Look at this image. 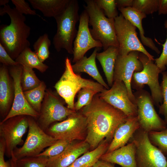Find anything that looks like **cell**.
I'll return each mask as SVG.
<instances>
[{
	"label": "cell",
	"mask_w": 167,
	"mask_h": 167,
	"mask_svg": "<svg viewBox=\"0 0 167 167\" xmlns=\"http://www.w3.org/2000/svg\"><path fill=\"white\" fill-rule=\"evenodd\" d=\"M28 116L14 117L0 123V138L4 140L5 155L11 157L12 152L24 143L23 137L28 129Z\"/></svg>",
	"instance_id": "obj_13"
},
{
	"label": "cell",
	"mask_w": 167,
	"mask_h": 167,
	"mask_svg": "<svg viewBox=\"0 0 167 167\" xmlns=\"http://www.w3.org/2000/svg\"><path fill=\"white\" fill-rule=\"evenodd\" d=\"M134 0H115L118 9L132 7Z\"/></svg>",
	"instance_id": "obj_43"
},
{
	"label": "cell",
	"mask_w": 167,
	"mask_h": 167,
	"mask_svg": "<svg viewBox=\"0 0 167 167\" xmlns=\"http://www.w3.org/2000/svg\"><path fill=\"white\" fill-rule=\"evenodd\" d=\"M46 86L45 83L41 81L36 88L24 92L25 98L32 108L39 113L44 99Z\"/></svg>",
	"instance_id": "obj_27"
},
{
	"label": "cell",
	"mask_w": 167,
	"mask_h": 167,
	"mask_svg": "<svg viewBox=\"0 0 167 167\" xmlns=\"http://www.w3.org/2000/svg\"><path fill=\"white\" fill-rule=\"evenodd\" d=\"M84 2L86 5H84V9L89 17V24L92 27L90 30L93 38L101 42L104 51L110 46L118 47L114 19L106 17L94 0H85Z\"/></svg>",
	"instance_id": "obj_4"
},
{
	"label": "cell",
	"mask_w": 167,
	"mask_h": 167,
	"mask_svg": "<svg viewBox=\"0 0 167 167\" xmlns=\"http://www.w3.org/2000/svg\"><path fill=\"white\" fill-rule=\"evenodd\" d=\"M137 108V116L140 128L148 132L161 131L167 127L164 120L157 114L151 96L142 90L134 94Z\"/></svg>",
	"instance_id": "obj_12"
},
{
	"label": "cell",
	"mask_w": 167,
	"mask_h": 167,
	"mask_svg": "<svg viewBox=\"0 0 167 167\" xmlns=\"http://www.w3.org/2000/svg\"><path fill=\"white\" fill-rule=\"evenodd\" d=\"M10 160V161L11 165V167H17L16 164L17 159L14 156L13 152L12 153L11 156Z\"/></svg>",
	"instance_id": "obj_46"
},
{
	"label": "cell",
	"mask_w": 167,
	"mask_h": 167,
	"mask_svg": "<svg viewBox=\"0 0 167 167\" xmlns=\"http://www.w3.org/2000/svg\"><path fill=\"white\" fill-rule=\"evenodd\" d=\"M151 143L165 155H167V127L161 131H151L148 133Z\"/></svg>",
	"instance_id": "obj_31"
},
{
	"label": "cell",
	"mask_w": 167,
	"mask_h": 167,
	"mask_svg": "<svg viewBox=\"0 0 167 167\" xmlns=\"http://www.w3.org/2000/svg\"><path fill=\"white\" fill-rule=\"evenodd\" d=\"M72 141L62 153L48 158L46 167H67L77 158L90 150L85 140Z\"/></svg>",
	"instance_id": "obj_18"
},
{
	"label": "cell",
	"mask_w": 167,
	"mask_h": 167,
	"mask_svg": "<svg viewBox=\"0 0 167 167\" xmlns=\"http://www.w3.org/2000/svg\"><path fill=\"white\" fill-rule=\"evenodd\" d=\"M54 88L67 104V107L74 110L75 97L80 89L89 88L96 89L101 92L105 88L98 82L83 78L75 73L72 69L71 61L68 57L65 61V71Z\"/></svg>",
	"instance_id": "obj_5"
},
{
	"label": "cell",
	"mask_w": 167,
	"mask_h": 167,
	"mask_svg": "<svg viewBox=\"0 0 167 167\" xmlns=\"http://www.w3.org/2000/svg\"><path fill=\"white\" fill-rule=\"evenodd\" d=\"M28 118V131L25 141L22 146L16 148L13 152L17 160L26 157L36 156L44 149L58 140L42 129L34 118L29 116Z\"/></svg>",
	"instance_id": "obj_7"
},
{
	"label": "cell",
	"mask_w": 167,
	"mask_h": 167,
	"mask_svg": "<svg viewBox=\"0 0 167 167\" xmlns=\"http://www.w3.org/2000/svg\"><path fill=\"white\" fill-rule=\"evenodd\" d=\"M15 8L20 13L23 15H38L35 10H32L29 4L24 0H11Z\"/></svg>",
	"instance_id": "obj_40"
},
{
	"label": "cell",
	"mask_w": 167,
	"mask_h": 167,
	"mask_svg": "<svg viewBox=\"0 0 167 167\" xmlns=\"http://www.w3.org/2000/svg\"><path fill=\"white\" fill-rule=\"evenodd\" d=\"M41 82L36 76L33 69L23 66L21 84L24 92L36 88Z\"/></svg>",
	"instance_id": "obj_28"
},
{
	"label": "cell",
	"mask_w": 167,
	"mask_h": 167,
	"mask_svg": "<svg viewBox=\"0 0 167 167\" xmlns=\"http://www.w3.org/2000/svg\"><path fill=\"white\" fill-rule=\"evenodd\" d=\"M9 2V0H0V6H4L7 5Z\"/></svg>",
	"instance_id": "obj_47"
},
{
	"label": "cell",
	"mask_w": 167,
	"mask_h": 167,
	"mask_svg": "<svg viewBox=\"0 0 167 167\" xmlns=\"http://www.w3.org/2000/svg\"><path fill=\"white\" fill-rule=\"evenodd\" d=\"M75 112L65 106L63 101L55 93L47 89L36 121L45 131L53 123L64 120Z\"/></svg>",
	"instance_id": "obj_11"
},
{
	"label": "cell",
	"mask_w": 167,
	"mask_h": 167,
	"mask_svg": "<svg viewBox=\"0 0 167 167\" xmlns=\"http://www.w3.org/2000/svg\"><path fill=\"white\" fill-rule=\"evenodd\" d=\"M124 151L122 167H137L135 159L136 147L131 142L124 146Z\"/></svg>",
	"instance_id": "obj_36"
},
{
	"label": "cell",
	"mask_w": 167,
	"mask_h": 167,
	"mask_svg": "<svg viewBox=\"0 0 167 167\" xmlns=\"http://www.w3.org/2000/svg\"><path fill=\"white\" fill-rule=\"evenodd\" d=\"M97 6L109 19H115L118 16L115 0H94Z\"/></svg>",
	"instance_id": "obj_35"
},
{
	"label": "cell",
	"mask_w": 167,
	"mask_h": 167,
	"mask_svg": "<svg viewBox=\"0 0 167 167\" xmlns=\"http://www.w3.org/2000/svg\"><path fill=\"white\" fill-rule=\"evenodd\" d=\"M140 128L137 116L128 117L116 130L106 153H109L126 145L136 131Z\"/></svg>",
	"instance_id": "obj_19"
},
{
	"label": "cell",
	"mask_w": 167,
	"mask_h": 167,
	"mask_svg": "<svg viewBox=\"0 0 167 167\" xmlns=\"http://www.w3.org/2000/svg\"><path fill=\"white\" fill-rule=\"evenodd\" d=\"M148 133L140 128L131 138L136 147L137 167H167L165 155L151 143Z\"/></svg>",
	"instance_id": "obj_8"
},
{
	"label": "cell",
	"mask_w": 167,
	"mask_h": 167,
	"mask_svg": "<svg viewBox=\"0 0 167 167\" xmlns=\"http://www.w3.org/2000/svg\"><path fill=\"white\" fill-rule=\"evenodd\" d=\"M164 25L167 32V19L165 21ZM154 61L155 63L159 68L161 72L165 70L167 67V35L166 41L163 45L162 53L159 58L155 59Z\"/></svg>",
	"instance_id": "obj_39"
},
{
	"label": "cell",
	"mask_w": 167,
	"mask_h": 167,
	"mask_svg": "<svg viewBox=\"0 0 167 167\" xmlns=\"http://www.w3.org/2000/svg\"><path fill=\"white\" fill-rule=\"evenodd\" d=\"M158 14H167V0H160Z\"/></svg>",
	"instance_id": "obj_44"
},
{
	"label": "cell",
	"mask_w": 167,
	"mask_h": 167,
	"mask_svg": "<svg viewBox=\"0 0 167 167\" xmlns=\"http://www.w3.org/2000/svg\"><path fill=\"white\" fill-rule=\"evenodd\" d=\"M5 14L10 17L9 25L1 26L0 44L13 59H15L26 48L29 47L28 40L31 28L25 23L26 17L19 13L15 7L11 8L7 4L0 9V15Z\"/></svg>",
	"instance_id": "obj_2"
},
{
	"label": "cell",
	"mask_w": 167,
	"mask_h": 167,
	"mask_svg": "<svg viewBox=\"0 0 167 167\" xmlns=\"http://www.w3.org/2000/svg\"><path fill=\"white\" fill-rule=\"evenodd\" d=\"M19 65L33 69H37L44 72L48 68L47 65L41 62L34 51L29 47L24 49L15 59Z\"/></svg>",
	"instance_id": "obj_26"
},
{
	"label": "cell",
	"mask_w": 167,
	"mask_h": 167,
	"mask_svg": "<svg viewBox=\"0 0 167 167\" xmlns=\"http://www.w3.org/2000/svg\"><path fill=\"white\" fill-rule=\"evenodd\" d=\"M45 131L57 140H85L87 135L86 118L80 111L76 112L64 120L53 123Z\"/></svg>",
	"instance_id": "obj_9"
},
{
	"label": "cell",
	"mask_w": 167,
	"mask_h": 167,
	"mask_svg": "<svg viewBox=\"0 0 167 167\" xmlns=\"http://www.w3.org/2000/svg\"><path fill=\"white\" fill-rule=\"evenodd\" d=\"M124 151V146L113 151L105 153L101 156L100 159L105 161L122 166Z\"/></svg>",
	"instance_id": "obj_38"
},
{
	"label": "cell",
	"mask_w": 167,
	"mask_h": 167,
	"mask_svg": "<svg viewBox=\"0 0 167 167\" xmlns=\"http://www.w3.org/2000/svg\"><path fill=\"white\" fill-rule=\"evenodd\" d=\"M160 0H134L132 7L147 15L158 11Z\"/></svg>",
	"instance_id": "obj_32"
},
{
	"label": "cell",
	"mask_w": 167,
	"mask_h": 167,
	"mask_svg": "<svg viewBox=\"0 0 167 167\" xmlns=\"http://www.w3.org/2000/svg\"><path fill=\"white\" fill-rule=\"evenodd\" d=\"M9 69L10 75L13 79L14 99L8 113L2 122L19 115L31 116L36 119L39 115V113L34 110L28 104L25 98L22 87L21 77L23 66L19 64L10 66Z\"/></svg>",
	"instance_id": "obj_15"
},
{
	"label": "cell",
	"mask_w": 167,
	"mask_h": 167,
	"mask_svg": "<svg viewBox=\"0 0 167 167\" xmlns=\"http://www.w3.org/2000/svg\"><path fill=\"white\" fill-rule=\"evenodd\" d=\"M5 142L3 139L0 138V167H11L10 161L5 160Z\"/></svg>",
	"instance_id": "obj_42"
},
{
	"label": "cell",
	"mask_w": 167,
	"mask_h": 167,
	"mask_svg": "<svg viewBox=\"0 0 167 167\" xmlns=\"http://www.w3.org/2000/svg\"><path fill=\"white\" fill-rule=\"evenodd\" d=\"M118 48L110 46L105 50L97 53L96 58L103 69L108 86L111 87L113 84V75L116 60L118 54Z\"/></svg>",
	"instance_id": "obj_24"
},
{
	"label": "cell",
	"mask_w": 167,
	"mask_h": 167,
	"mask_svg": "<svg viewBox=\"0 0 167 167\" xmlns=\"http://www.w3.org/2000/svg\"><path fill=\"white\" fill-rule=\"evenodd\" d=\"M115 164L99 159L92 167H115Z\"/></svg>",
	"instance_id": "obj_45"
},
{
	"label": "cell",
	"mask_w": 167,
	"mask_h": 167,
	"mask_svg": "<svg viewBox=\"0 0 167 167\" xmlns=\"http://www.w3.org/2000/svg\"><path fill=\"white\" fill-rule=\"evenodd\" d=\"M139 59L142 62L143 68L142 71L135 72L133 75L131 86L137 91L142 90L145 84L150 89L154 104L159 107L163 99L159 75L161 72L153 61L150 59L144 54L139 52Z\"/></svg>",
	"instance_id": "obj_6"
},
{
	"label": "cell",
	"mask_w": 167,
	"mask_h": 167,
	"mask_svg": "<svg viewBox=\"0 0 167 167\" xmlns=\"http://www.w3.org/2000/svg\"><path fill=\"white\" fill-rule=\"evenodd\" d=\"M123 16L129 21L139 31L142 44L155 51L157 54L161 52L156 46L152 39L145 37L142 25V20L146 17V15L140 12L132 7L118 9Z\"/></svg>",
	"instance_id": "obj_21"
},
{
	"label": "cell",
	"mask_w": 167,
	"mask_h": 167,
	"mask_svg": "<svg viewBox=\"0 0 167 167\" xmlns=\"http://www.w3.org/2000/svg\"><path fill=\"white\" fill-rule=\"evenodd\" d=\"M98 95L101 99L122 111L128 117L137 116V105L130 99L127 88L122 81H114L110 89L105 88Z\"/></svg>",
	"instance_id": "obj_16"
},
{
	"label": "cell",
	"mask_w": 167,
	"mask_h": 167,
	"mask_svg": "<svg viewBox=\"0 0 167 167\" xmlns=\"http://www.w3.org/2000/svg\"><path fill=\"white\" fill-rule=\"evenodd\" d=\"M100 92L96 89L84 88L80 89L78 92L77 101L75 103V110L78 112L83 107L89 105L96 94Z\"/></svg>",
	"instance_id": "obj_30"
},
{
	"label": "cell",
	"mask_w": 167,
	"mask_h": 167,
	"mask_svg": "<svg viewBox=\"0 0 167 167\" xmlns=\"http://www.w3.org/2000/svg\"><path fill=\"white\" fill-rule=\"evenodd\" d=\"M71 0H28L32 7L41 12L44 16L54 18L67 6Z\"/></svg>",
	"instance_id": "obj_23"
},
{
	"label": "cell",
	"mask_w": 167,
	"mask_h": 167,
	"mask_svg": "<svg viewBox=\"0 0 167 167\" xmlns=\"http://www.w3.org/2000/svg\"><path fill=\"white\" fill-rule=\"evenodd\" d=\"M72 141L67 139L58 140L55 143L36 156H44L48 158L55 156L64 151Z\"/></svg>",
	"instance_id": "obj_33"
},
{
	"label": "cell",
	"mask_w": 167,
	"mask_h": 167,
	"mask_svg": "<svg viewBox=\"0 0 167 167\" xmlns=\"http://www.w3.org/2000/svg\"><path fill=\"white\" fill-rule=\"evenodd\" d=\"M12 83L7 66L2 64L0 68V112L3 119L8 113L13 102L14 89Z\"/></svg>",
	"instance_id": "obj_20"
},
{
	"label": "cell",
	"mask_w": 167,
	"mask_h": 167,
	"mask_svg": "<svg viewBox=\"0 0 167 167\" xmlns=\"http://www.w3.org/2000/svg\"><path fill=\"white\" fill-rule=\"evenodd\" d=\"M98 93L94 96L89 105L80 110L86 118L85 141L89 144L90 151L103 142L110 143L117 128L128 118L122 111L101 99Z\"/></svg>",
	"instance_id": "obj_1"
},
{
	"label": "cell",
	"mask_w": 167,
	"mask_h": 167,
	"mask_svg": "<svg viewBox=\"0 0 167 167\" xmlns=\"http://www.w3.org/2000/svg\"><path fill=\"white\" fill-rule=\"evenodd\" d=\"M114 25L119 44L118 54L127 55L131 52L142 53L154 61V56L146 49L137 36L136 28L120 14L114 19Z\"/></svg>",
	"instance_id": "obj_10"
},
{
	"label": "cell",
	"mask_w": 167,
	"mask_h": 167,
	"mask_svg": "<svg viewBox=\"0 0 167 167\" xmlns=\"http://www.w3.org/2000/svg\"></svg>",
	"instance_id": "obj_48"
},
{
	"label": "cell",
	"mask_w": 167,
	"mask_h": 167,
	"mask_svg": "<svg viewBox=\"0 0 167 167\" xmlns=\"http://www.w3.org/2000/svg\"><path fill=\"white\" fill-rule=\"evenodd\" d=\"M139 52L133 51L126 55L118 54L113 75V81H119L124 83L130 99L135 104L136 101L132 92L131 81L134 73L141 71L143 68V64L139 59Z\"/></svg>",
	"instance_id": "obj_14"
},
{
	"label": "cell",
	"mask_w": 167,
	"mask_h": 167,
	"mask_svg": "<svg viewBox=\"0 0 167 167\" xmlns=\"http://www.w3.org/2000/svg\"><path fill=\"white\" fill-rule=\"evenodd\" d=\"M99 48H96L91 55L88 58L84 56L78 61L72 65L73 71L75 73L85 72L92 77L107 89H109L108 86L105 82L97 68L96 58Z\"/></svg>",
	"instance_id": "obj_22"
},
{
	"label": "cell",
	"mask_w": 167,
	"mask_h": 167,
	"mask_svg": "<svg viewBox=\"0 0 167 167\" xmlns=\"http://www.w3.org/2000/svg\"><path fill=\"white\" fill-rule=\"evenodd\" d=\"M51 45V41L47 33L40 36L33 45L34 52L43 62L49 57V49Z\"/></svg>",
	"instance_id": "obj_29"
},
{
	"label": "cell",
	"mask_w": 167,
	"mask_h": 167,
	"mask_svg": "<svg viewBox=\"0 0 167 167\" xmlns=\"http://www.w3.org/2000/svg\"><path fill=\"white\" fill-rule=\"evenodd\" d=\"M0 62L6 66H16L19 64L9 55L2 45L0 44Z\"/></svg>",
	"instance_id": "obj_41"
},
{
	"label": "cell",
	"mask_w": 167,
	"mask_h": 167,
	"mask_svg": "<svg viewBox=\"0 0 167 167\" xmlns=\"http://www.w3.org/2000/svg\"><path fill=\"white\" fill-rule=\"evenodd\" d=\"M79 10L78 1L71 0L66 8L54 18L57 30L53 44L57 52L64 49L69 54H73V42L77 32L76 24L80 18Z\"/></svg>",
	"instance_id": "obj_3"
},
{
	"label": "cell",
	"mask_w": 167,
	"mask_h": 167,
	"mask_svg": "<svg viewBox=\"0 0 167 167\" xmlns=\"http://www.w3.org/2000/svg\"><path fill=\"white\" fill-rule=\"evenodd\" d=\"M89 20L88 15L84 9L80 15L78 30L73 42V62L79 60L90 49L103 47L101 42L92 36L88 27Z\"/></svg>",
	"instance_id": "obj_17"
},
{
	"label": "cell",
	"mask_w": 167,
	"mask_h": 167,
	"mask_svg": "<svg viewBox=\"0 0 167 167\" xmlns=\"http://www.w3.org/2000/svg\"><path fill=\"white\" fill-rule=\"evenodd\" d=\"M48 158L41 156L24 157L16 161L17 167H46Z\"/></svg>",
	"instance_id": "obj_34"
},
{
	"label": "cell",
	"mask_w": 167,
	"mask_h": 167,
	"mask_svg": "<svg viewBox=\"0 0 167 167\" xmlns=\"http://www.w3.org/2000/svg\"><path fill=\"white\" fill-rule=\"evenodd\" d=\"M161 73L162 81L161 84L163 97V102L159 106V113L164 117V120L167 125V71H164Z\"/></svg>",
	"instance_id": "obj_37"
},
{
	"label": "cell",
	"mask_w": 167,
	"mask_h": 167,
	"mask_svg": "<svg viewBox=\"0 0 167 167\" xmlns=\"http://www.w3.org/2000/svg\"><path fill=\"white\" fill-rule=\"evenodd\" d=\"M109 144L105 142L101 143L95 149L81 156L67 167H92L106 152Z\"/></svg>",
	"instance_id": "obj_25"
}]
</instances>
